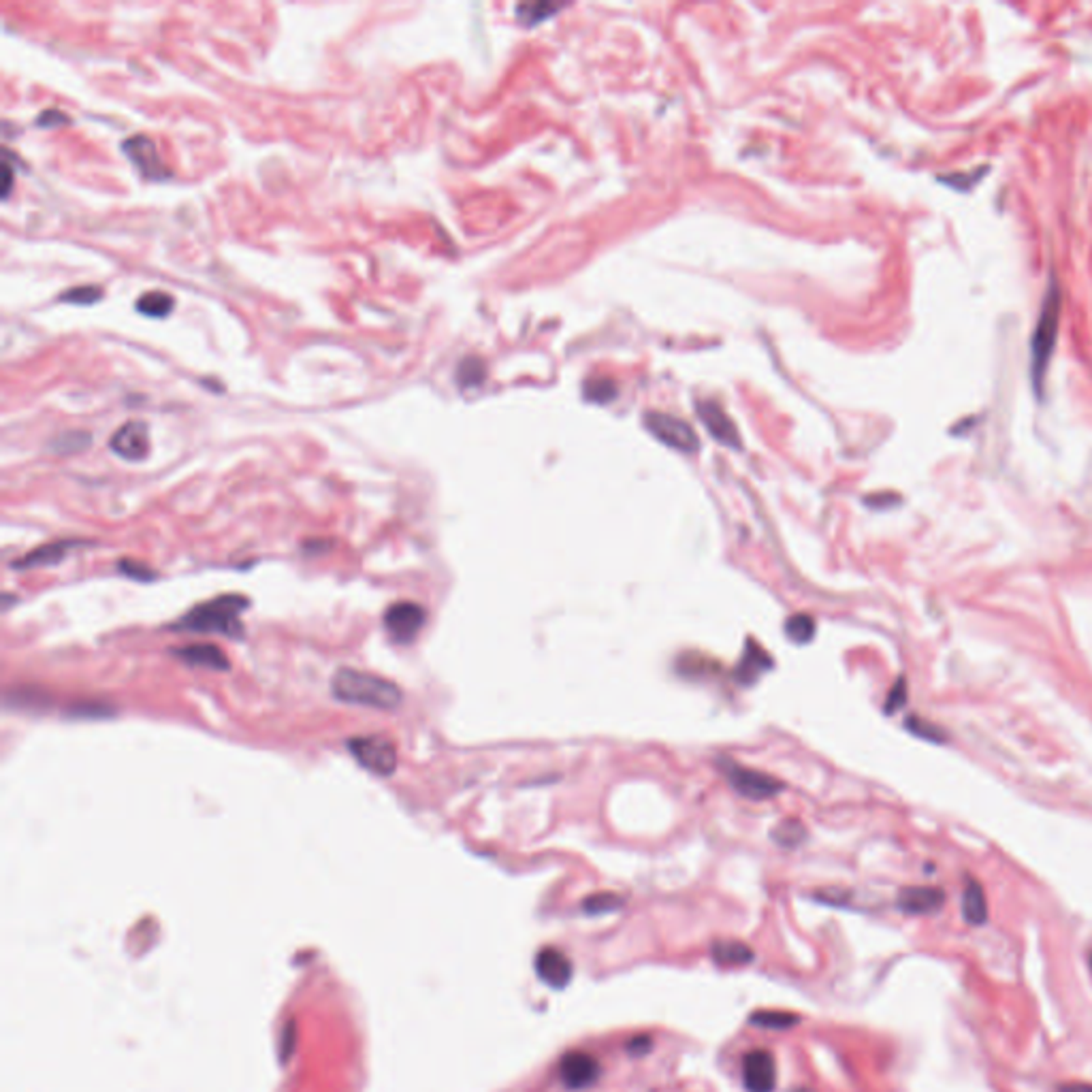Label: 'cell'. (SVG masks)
Listing matches in <instances>:
<instances>
[{"instance_id": "obj_4", "label": "cell", "mask_w": 1092, "mask_h": 1092, "mask_svg": "<svg viewBox=\"0 0 1092 1092\" xmlns=\"http://www.w3.org/2000/svg\"><path fill=\"white\" fill-rule=\"evenodd\" d=\"M348 751L371 775L391 777L398 770V747L386 736H355L348 740Z\"/></svg>"}, {"instance_id": "obj_18", "label": "cell", "mask_w": 1092, "mask_h": 1092, "mask_svg": "<svg viewBox=\"0 0 1092 1092\" xmlns=\"http://www.w3.org/2000/svg\"><path fill=\"white\" fill-rule=\"evenodd\" d=\"M962 916L969 924L982 926L988 919V904H986V896L982 886L977 881H969L967 889L962 896Z\"/></svg>"}, {"instance_id": "obj_5", "label": "cell", "mask_w": 1092, "mask_h": 1092, "mask_svg": "<svg viewBox=\"0 0 1092 1092\" xmlns=\"http://www.w3.org/2000/svg\"><path fill=\"white\" fill-rule=\"evenodd\" d=\"M723 775L736 794L749 800L775 798L783 790V783L775 779V777L747 766H738L735 762H723Z\"/></svg>"}, {"instance_id": "obj_13", "label": "cell", "mask_w": 1092, "mask_h": 1092, "mask_svg": "<svg viewBox=\"0 0 1092 1092\" xmlns=\"http://www.w3.org/2000/svg\"><path fill=\"white\" fill-rule=\"evenodd\" d=\"M945 894L939 888H904L899 894V907L904 914L926 916L944 907Z\"/></svg>"}, {"instance_id": "obj_30", "label": "cell", "mask_w": 1092, "mask_h": 1092, "mask_svg": "<svg viewBox=\"0 0 1092 1092\" xmlns=\"http://www.w3.org/2000/svg\"><path fill=\"white\" fill-rule=\"evenodd\" d=\"M904 702H907V680L899 679L886 700V713H896L904 707Z\"/></svg>"}, {"instance_id": "obj_25", "label": "cell", "mask_w": 1092, "mask_h": 1092, "mask_svg": "<svg viewBox=\"0 0 1092 1092\" xmlns=\"http://www.w3.org/2000/svg\"><path fill=\"white\" fill-rule=\"evenodd\" d=\"M90 444V433L84 431H69V433H63V436L54 440V451H58L60 455H69V453H77V451H84V448Z\"/></svg>"}, {"instance_id": "obj_7", "label": "cell", "mask_w": 1092, "mask_h": 1092, "mask_svg": "<svg viewBox=\"0 0 1092 1092\" xmlns=\"http://www.w3.org/2000/svg\"><path fill=\"white\" fill-rule=\"evenodd\" d=\"M645 425H647V429L665 446L677 448V451H680V453L698 451L700 440H698V436H695V431L690 427V425H687L685 421H680V418H677V416H670V414H664V413H651L645 416Z\"/></svg>"}, {"instance_id": "obj_19", "label": "cell", "mask_w": 1092, "mask_h": 1092, "mask_svg": "<svg viewBox=\"0 0 1092 1092\" xmlns=\"http://www.w3.org/2000/svg\"><path fill=\"white\" fill-rule=\"evenodd\" d=\"M713 959L720 964L736 967V964L751 962L753 952L745 944H738V941H721V944L713 945Z\"/></svg>"}, {"instance_id": "obj_29", "label": "cell", "mask_w": 1092, "mask_h": 1092, "mask_svg": "<svg viewBox=\"0 0 1092 1092\" xmlns=\"http://www.w3.org/2000/svg\"><path fill=\"white\" fill-rule=\"evenodd\" d=\"M101 288L99 287H77V288H69L66 293L60 295L63 301H69V303H79V305H90V303H96L101 299Z\"/></svg>"}, {"instance_id": "obj_33", "label": "cell", "mask_w": 1092, "mask_h": 1092, "mask_svg": "<svg viewBox=\"0 0 1092 1092\" xmlns=\"http://www.w3.org/2000/svg\"><path fill=\"white\" fill-rule=\"evenodd\" d=\"M800 1092H806V1090H800Z\"/></svg>"}, {"instance_id": "obj_12", "label": "cell", "mask_w": 1092, "mask_h": 1092, "mask_svg": "<svg viewBox=\"0 0 1092 1092\" xmlns=\"http://www.w3.org/2000/svg\"><path fill=\"white\" fill-rule=\"evenodd\" d=\"M536 975L549 988L564 990L572 979V962L564 952L555 947H544L536 956Z\"/></svg>"}, {"instance_id": "obj_21", "label": "cell", "mask_w": 1092, "mask_h": 1092, "mask_svg": "<svg viewBox=\"0 0 1092 1092\" xmlns=\"http://www.w3.org/2000/svg\"><path fill=\"white\" fill-rule=\"evenodd\" d=\"M785 634H788V638L791 642H796V645H806V642H811L813 636H815L813 617L805 615V612L791 615L788 621H785Z\"/></svg>"}, {"instance_id": "obj_9", "label": "cell", "mask_w": 1092, "mask_h": 1092, "mask_svg": "<svg viewBox=\"0 0 1092 1092\" xmlns=\"http://www.w3.org/2000/svg\"><path fill=\"white\" fill-rule=\"evenodd\" d=\"M111 451L126 461H141L149 453V433L144 421H129L109 440Z\"/></svg>"}, {"instance_id": "obj_17", "label": "cell", "mask_w": 1092, "mask_h": 1092, "mask_svg": "<svg viewBox=\"0 0 1092 1092\" xmlns=\"http://www.w3.org/2000/svg\"><path fill=\"white\" fill-rule=\"evenodd\" d=\"M177 660H182L190 665H199V668H207V670H216V672H222V670H229V660L227 655L222 653V651L216 647V645H186V647H179L171 651Z\"/></svg>"}, {"instance_id": "obj_11", "label": "cell", "mask_w": 1092, "mask_h": 1092, "mask_svg": "<svg viewBox=\"0 0 1092 1092\" xmlns=\"http://www.w3.org/2000/svg\"><path fill=\"white\" fill-rule=\"evenodd\" d=\"M561 1082L570 1090L589 1088L597 1078H600V1063L585 1052H570L561 1058L559 1063Z\"/></svg>"}, {"instance_id": "obj_28", "label": "cell", "mask_w": 1092, "mask_h": 1092, "mask_svg": "<svg viewBox=\"0 0 1092 1092\" xmlns=\"http://www.w3.org/2000/svg\"><path fill=\"white\" fill-rule=\"evenodd\" d=\"M457 378L463 386H476L481 385L484 380V365L483 361H478V358H466L459 365L457 370Z\"/></svg>"}, {"instance_id": "obj_31", "label": "cell", "mask_w": 1092, "mask_h": 1092, "mask_svg": "<svg viewBox=\"0 0 1092 1092\" xmlns=\"http://www.w3.org/2000/svg\"><path fill=\"white\" fill-rule=\"evenodd\" d=\"M3 175H5V179H3V197H7V194H9V190H11V167L7 162H5V167H3Z\"/></svg>"}, {"instance_id": "obj_15", "label": "cell", "mask_w": 1092, "mask_h": 1092, "mask_svg": "<svg viewBox=\"0 0 1092 1092\" xmlns=\"http://www.w3.org/2000/svg\"><path fill=\"white\" fill-rule=\"evenodd\" d=\"M698 414L702 418V423L707 425V429L713 433L715 440H720L721 444H728V446H735V448L740 446V438H738L735 423L730 421V416L725 414L715 401H700Z\"/></svg>"}, {"instance_id": "obj_26", "label": "cell", "mask_w": 1092, "mask_h": 1092, "mask_svg": "<svg viewBox=\"0 0 1092 1092\" xmlns=\"http://www.w3.org/2000/svg\"><path fill=\"white\" fill-rule=\"evenodd\" d=\"M751 1022L755 1024V1027H764V1029H790V1027H794L798 1018L796 1015L783 1014V1012H762V1014L751 1015Z\"/></svg>"}, {"instance_id": "obj_24", "label": "cell", "mask_w": 1092, "mask_h": 1092, "mask_svg": "<svg viewBox=\"0 0 1092 1092\" xmlns=\"http://www.w3.org/2000/svg\"><path fill=\"white\" fill-rule=\"evenodd\" d=\"M585 395L591 401L604 403L617 398V385L610 378H594L585 385Z\"/></svg>"}, {"instance_id": "obj_22", "label": "cell", "mask_w": 1092, "mask_h": 1092, "mask_svg": "<svg viewBox=\"0 0 1092 1092\" xmlns=\"http://www.w3.org/2000/svg\"><path fill=\"white\" fill-rule=\"evenodd\" d=\"M773 839L779 843L781 847H798V845L806 839V830L798 819H785L781 824L775 826Z\"/></svg>"}, {"instance_id": "obj_27", "label": "cell", "mask_w": 1092, "mask_h": 1092, "mask_svg": "<svg viewBox=\"0 0 1092 1092\" xmlns=\"http://www.w3.org/2000/svg\"><path fill=\"white\" fill-rule=\"evenodd\" d=\"M559 7L555 5H549V3H529V5H521L517 7V13H519V20L525 21V24H538V21H542L544 18H549V15L557 13Z\"/></svg>"}, {"instance_id": "obj_23", "label": "cell", "mask_w": 1092, "mask_h": 1092, "mask_svg": "<svg viewBox=\"0 0 1092 1092\" xmlns=\"http://www.w3.org/2000/svg\"><path fill=\"white\" fill-rule=\"evenodd\" d=\"M623 907V899L612 892H602V894H594L589 896V899L582 903V909L587 911L591 916H602V914H612V911H617Z\"/></svg>"}, {"instance_id": "obj_16", "label": "cell", "mask_w": 1092, "mask_h": 1092, "mask_svg": "<svg viewBox=\"0 0 1092 1092\" xmlns=\"http://www.w3.org/2000/svg\"><path fill=\"white\" fill-rule=\"evenodd\" d=\"M770 668H773V660H770V655L766 653V651L762 649L760 645H755L753 640H747L743 655H740V662L735 670L738 683L753 685L755 680H758Z\"/></svg>"}, {"instance_id": "obj_3", "label": "cell", "mask_w": 1092, "mask_h": 1092, "mask_svg": "<svg viewBox=\"0 0 1092 1092\" xmlns=\"http://www.w3.org/2000/svg\"><path fill=\"white\" fill-rule=\"evenodd\" d=\"M1060 314H1063V288L1057 278L1050 280L1048 293L1043 297L1042 312H1039L1037 327L1030 343V373H1033V386L1037 395H1043L1045 373H1048L1054 348H1057Z\"/></svg>"}, {"instance_id": "obj_6", "label": "cell", "mask_w": 1092, "mask_h": 1092, "mask_svg": "<svg viewBox=\"0 0 1092 1092\" xmlns=\"http://www.w3.org/2000/svg\"><path fill=\"white\" fill-rule=\"evenodd\" d=\"M385 630L399 645L413 642L427 623V610L416 602H395L385 612Z\"/></svg>"}, {"instance_id": "obj_8", "label": "cell", "mask_w": 1092, "mask_h": 1092, "mask_svg": "<svg viewBox=\"0 0 1092 1092\" xmlns=\"http://www.w3.org/2000/svg\"><path fill=\"white\" fill-rule=\"evenodd\" d=\"M124 154L129 156L131 162L141 171V175L149 179H164L169 177L167 164L162 162L156 144L146 134H133L122 144Z\"/></svg>"}, {"instance_id": "obj_2", "label": "cell", "mask_w": 1092, "mask_h": 1092, "mask_svg": "<svg viewBox=\"0 0 1092 1092\" xmlns=\"http://www.w3.org/2000/svg\"><path fill=\"white\" fill-rule=\"evenodd\" d=\"M331 693L343 705L376 710H395L403 702V693L398 683L355 668H340L335 672L331 679Z\"/></svg>"}, {"instance_id": "obj_20", "label": "cell", "mask_w": 1092, "mask_h": 1092, "mask_svg": "<svg viewBox=\"0 0 1092 1092\" xmlns=\"http://www.w3.org/2000/svg\"><path fill=\"white\" fill-rule=\"evenodd\" d=\"M134 308L149 318H162L174 308V297L162 293V290H149L137 299Z\"/></svg>"}, {"instance_id": "obj_10", "label": "cell", "mask_w": 1092, "mask_h": 1092, "mask_svg": "<svg viewBox=\"0 0 1092 1092\" xmlns=\"http://www.w3.org/2000/svg\"><path fill=\"white\" fill-rule=\"evenodd\" d=\"M743 1082L749 1092H773L777 1086V1067L773 1054L753 1050L743 1060Z\"/></svg>"}, {"instance_id": "obj_32", "label": "cell", "mask_w": 1092, "mask_h": 1092, "mask_svg": "<svg viewBox=\"0 0 1092 1092\" xmlns=\"http://www.w3.org/2000/svg\"><path fill=\"white\" fill-rule=\"evenodd\" d=\"M1090 969H1092V956H1090Z\"/></svg>"}, {"instance_id": "obj_14", "label": "cell", "mask_w": 1092, "mask_h": 1092, "mask_svg": "<svg viewBox=\"0 0 1092 1092\" xmlns=\"http://www.w3.org/2000/svg\"><path fill=\"white\" fill-rule=\"evenodd\" d=\"M86 542L81 540H58V542H48L39 546V549L26 553L24 557L20 561H13V567H20V570H30V567H45V566H56L63 561L66 555L73 549H79V546H84Z\"/></svg>"}, {"instance_id": "obj_1", "label": "cell", "mask_w": 1092, "mask_h": 1092, "mask_svg": "<svg viewBox=\"0 0 1092 1092\" xmlns=\"http://www.w3.org/2000/svg\"><path fill=\"white\" fill-rule=\"evenodd\" d=\"M248 597L229 594L218 595L212 600L201 602L194 606L192 610L179 617L174 625H169L175 632H192V634H222L229 638H239L244 634L242 615L248 610Z\"/></svg>"}]
</instances>
